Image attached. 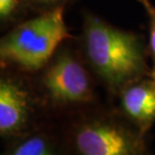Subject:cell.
<instances>
[{
	"label": "cell",
	"mask_w": 155,
	"mask_h": 155,
	"mask_svg": "<svg viewBox=\"0 0 155 155\" xmlns=\"http://www.w3.org/2000/svg\"><path fill=\"white\" fill-rule=\"evenodd\" d=\"M18 5V0H0V17L6 19L15 11Z\"/></svg>",
	"instance_id": "9c48e42d"
},
{
	"label": "cell",
	"mask_w": 155,
	"mask_h": 155,
	"mask_svg": "<svg viewBox=\"0 0 155 155\" xmlns=\"http://www.w3.org/2000/svg\"><path fill=\"white\" fill-rule=\"evenodd\" d=\"M44 87L51 98L62 102H83L91 98L87 71L74 56L60 55L44 76Z\"/></svg>",
	"instance_id": "3957f363"
},
{
	"label": "cell",
	"mask_w": 155,
	"mask_h": 155,
	"mask_svg": "<svg viewBox=\"0 0 155 155\" xmlns=\"http://www.w3.org/2000/svg\"><path fill=\"white\" fill-rule=\"evenodd\" d=\"M84 35L89 60L108 83L124 84L143 72V48L134 34L115 28L95 16H88Z\"/></svg>",
	"instance_id": "6da1fadb"
},
{
	"label": "cell",
	"mask_w": 155,
	"mask_h": 155,
	"mask_svg": "<svg viewBox=\"0 0 155 155\" xmlns=\"http://www.w3.org/2000/svg\"><path fill=\"white\" fill-rule=\"evenodd\" d=\"M154 79H155V72H154Z\"/></svg>",
	"instance_id": "8fae6325"
},
{
	"label": "cell",
	"mask_w": 155,
	"mask_h": 155,
	"mask_svg": "<svg viewBox=\"0 0 155 155\" xmlns=\"http://www.w3.org/2000/svg\"><path fill=\"white\" fill-rule=\"evenodd\" d=\"M12 155H52L44 138L33 136L19 144Z\"/></svg>",
	"instance_id": "52a82bcc"
},
{
	"label": "cell",
	"mask_w": 155,
	"mask_h": 155,
	"mask_svg": "<svg viewBox=\"0 0 155 155\" xmlns=\"http://www.w3.org/2000/svg\"><path fill=\"white\" fill-rule=\"evenodd\" d=\"M36 1H39V2H44V3H51V2H55L57 0H36Z\"/></svg>",
	"instance_id": "30bf717a"
},
{
	"label": "cell",
	"mask_w": 155,
	"mask_h": 155,
	"mask_svg": "<svg viewBox=\"0 0 155 155\" xmlns=\"http://www.w3.org/2000/svg\"><path fill=\"white\" fill-rule=\"evenodd\" d=\"M27 115V94L18 84L2 79L0 82V131L8 134L24 124Z\"/></svg>",
	"instance_id": "5b68a950"
},
{
	"label": "cell",
	"mask_w": 155,
	"mask_h": 155,
	"mask_svg": "<svg viewBox=\"0 0 155 155\" xmlns=\"http://www.w3.org/2000/svg\"><path fill=\"white\" fill-rule=\"evenodd\" d=\"M122 105L132 119L141 123L155 119V82H142L127 88Z\"/></svg>",
	"instance_id": "8992f818"
},
{
	"label": "cell",
	"mask_w": 155,
	"mask_h": 155,
	"mask_svg": "<svg viewBox=\"0 0 155 155\" xmlns=\"http://www.w3.org/2000/svg\"><path fill=\"white\" fill-rule=\"evenodd\" d=\"M70 37L64 8H55L22 23L3 37L0 43L1 61L26 70H37L49 61L62 42Z\"/></svg>",
	"instance_id": "7a4b0ae2"
},
{
	"label": "cell",
	"mask_w": 155,
	"mask_h": 155,
	"mask_svg": "<svg viewBox=\"0 0 155 155\" xmlns=\"http://www.w3.org/2000/svg\"><path fill=\"white\" fill-rule=\"evenodd\" d=\"M76 144L82 155H130L132 143L124 130L106 122L85 124L78 131Z\"/></svg>",
	"instance_id": "277c9868"
},
{
	"label": "cell",
	"mask_w": 155,
	"mask_h": 155,
	"mask_svg": "<svg viewBox=\"0 0 155 155\" xmlns=\"http://www.w3.org/2000/svg\"><path fill=\"white\" fill-rule=\"evenodd\" d=\"M146 9L150 18V49L155 57V6L151 4L149 0H139Z\"/></svg>",
	"instance_id": "ba28073f"
}]
</instances>
